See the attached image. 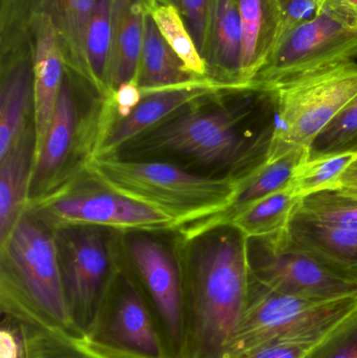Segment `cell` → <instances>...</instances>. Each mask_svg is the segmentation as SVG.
Segmentation results:
<instances>
[{"label": "cell", "instance_id": "6da1fadb", "mask_svg": "<svg viewBox=\"0 0 357 358\" xmlns=\"http://www.w3.org/2000/svg\"><path fill=\"white\" fill-rule=\"evenodd\" d=\"M278 121V88H224L199 101L197 110L170 117L119 153L182 157L213 178L241 185L274 157Z\"/></svg>", "mask_w": 357, "mask_h": 358}, {"label": "cell", "instance_id": "7a4b0ae2", "mask_svg": "<svg viewBox=\"0 0 357 358\" xmlns=\"http://www.w3.org/2000/svg\"><path fill=\"white\" fill-rule=\"evenodd\" d=\"M180 259L184 296L182 358H222L242 317L249 285L247 237L233 223L205 221Z\"/></svg>", "mask_w": 357, "mask_h": 358}, {"label": "cell", "instance_id": "3957f363", "mask_svg": "<svg viewBox=\"0 0 357 358\" xmlns=\"http://www.w3.org/2000/svg\"><path fill=\"white\" fill-rule=\"evenodd\" d=\"M2 317L80 338L65 298L54 231L29 210L0 243Z\"/></svg>", "mask_w": 357, "mask_h": 358}, {"label": "cell", "instance_id": "277c9868", "mask_svg": "<svg viewBox=\"0 0 357 358\" xmlns=\"http://www.w3.org/2000/svg\"><path fill=\"white\" fill-rule=\"evenodd\" d=\"M84 170L96 185L171 217L178 227L221 216L240 185L195 174L168 162L87 155Z\"/></svg>", "mask_w": 357, "mask_h": 358}, {"label": "cell", "instance_id": "5b68a950", "mask_svg": "<svg viewBox=\"0 0 357 358\" xmlns=\"http://www.w3.org/2000/svg\"><path fill=\"white\" fill-rule=\"evenodd\" d=\"M357 309V296L319 301L274 292L249 273L242 317L222 358H235L264 345L291 338L324 340Z\"/></svg>", "mask_w": 357, "mask_h": 358}, {"label": "cell", "instance_id": "8992f818", "mask_svg": "<svg viewBox=\"0 0 357 358\" xmlns=\"http://www.w3.org/2000/svg\"><path fill=\"white\" fill-rule=\"evenodd\" d=\"M82 342L109 358H168L148 303L125 269L117 266Z\"/></svg>", "mask_w": 357, "mask_h": 358}, {"label": "cell", "instance_id": "52a82bcc", "mask_svg": "<svg viewBox=\"0 0 357 358\" xmlns=\"http://www.w3.org/2000/svg\"><path fill=\"white\" fill-rule=\"evenodd\" d=\"M249 273L274 292L309 300L357 296V283L335 273L293 241L286 229L249 237Z\"/></svg>", "mask_w": 357, "mask_h": 358}, {"label": "cell", "instance_id": "ba28073f", "mask_svg": "<svg viewBox=\"0 0 357 358\" xmlns=\"http://www.w3.org/2000/svg\"><path fill=\"white\" fill-rule=\"evenodd\" d=\"M278 92L279 121L274 157L293 148L307 149L356 96L357 63H345L301 78L280 86Z\"/></svg>", "mask_w": 357, "mask_h": 358}, {"label": "cell", "instance_id": "9c48e42d", "mask_svg": "<svg viewBox=\"0 0 357 358\" xmlns=\"http://www.w3.org/2000/svg\"><path fill=\"white\" fill-rule=\"evenodd\" d=\"M357 59V29L327 12L280 38L251 85L278 88Z\"/></svg>", "mask_w": 357, "mask_h": 358}, {"label": "cell", "instance_id": "30bf717a", "mask_svg": "<svg viewBox=\"0 0 357 358\" xmlns=\"http://www.w3.org/2000/svg\"><path fill=\"white\" fill-rule=\"evenodd\" d=\"M96 185H66L29 202L27 210L52 229L96 227L154 231L178 227L168 215Z\"/></svg>", "mask_w": 357, "mask_h": 358}, {"label": "cell", "instance_id": "8fae6325", "mask_svg": "<svg viewBox=\"0 0 357 358\" xmlns=\"http://www.w3.org/2000/svg\"><path fill=\"white\" fill-rule=\"evenodd\" d=\"M58 244L65 298L80 338L94 321L115 266L100 227L52 229Z\"/></svg>", "mask_w": 357, "mask_h": 358}, {"label": "cell", "instance_id": "7c38bea8", "mask_svg": "<svg viewBox=\"0 0 357 358\" xmlns=\"http://www.w3.org/2000/svg\"><path fill=\"white\" fill-rule=\"evenodd\" d=\"M127 256L130 275L148 303L168 358H182L184 322L180 261L157 240L145 235L128 241Z\"/></svg>", "mask_w": 357, "mask_h": 358}, {"label": "cell", "instance_id": "4fadbf2b", "mask_svg": "<svg viewBox=\"0 0 357 358\" xmlns=\"http://www.w3.org/2000/svg\"><path fill=\"white\" fill-rule=\"evenodd\" d=\"M224 86L209 79H197L190 83L161 88L143 94V99L126 119L111 117L107 108L102 129L88 155H117L126 145L161 125L187 107L224 90Z\"/></svg>", "mask_w": 357, "mask_h": 358}, {"label": "cell", "instance_id": "5bb4252c", "mask_svg": "<svg viewBox=\"0 0 357 358\" xmlns=\"http://www.w3.org/2000/svg\"><path fill=\"white\" fill-rule=\"evenodd\" d=\"M73 85V73L65 67L52 122L39 151L34 157L29 203L50 193L54 183L59 185V176L75 147L78 115Z\"/></svg>", "mask_w": 357, "mask_h": 358}, {"label": "cell", "instance_id": "9a60e30c", "mask_svg": "<svg viewBox=\"0 0 357 358\" xmlns=\"http://www.w3.org/2000/svg\"><path fill=\"white\" fill-rule=\"evenodd\" d=\"M33 41V126L36 155L54 115L64 78L65 63L56 31L46 15L36 14L34 17Z\"/></svg>", "mask_w": 357, "mask_h": 358}, {"label": "cell", "instance_id": "2e32d148", "mask_svg": "<svg viewBox=\"0 0 357 358\" xmlns=\"http://www.w3.org/2000/svg\"><path fill=\"white\" fill-rule=\"evenodd\" d=\"M0 159H3L27 130L33 102L34 41L0 54Z\"/></svg>", "mask_w": 357, "mask_h": 358}, {"label": "cell", "instance_id": "e0dca14e", "mask_svg": "<svg viewBox=\"0 0 357 358\" xmlns=\"http://www.w3.org/2000/svg\"><path fill=\"white\" fill-rule=\"evenodd\" d=\"M287 231L301 248L339 275L357 283V231L308 218L296 208Z\"/></svg>", "mask_w": 357, "mask_h": 358}, {"label": "cell", "instance_id": "ac0fdd59", "mask_svg": "<svg viewBox=\"0 0 357 358\" xmlns=\"http://www.w3.org/2000/svg\"><path fill=\"white\" fill-rule=\"evenodd\" d=\"M209 78L224 87H243L242 29L235 0H216L205 57Z\"/></svg>", "mask_w": 357, "mask_h": 358}, {"label": "cell", "instance_id": "d6986e66", "mask_svg": "<svg viewBox=\"0 0 357 358\" xmlns=\"http://www.w3.org/2000/svg\"><path fill=\"white\" fill-rule=\"evenodd\" d=\"M242 29V76L251 85L280 39L279 0H235Z\"/></svg>", "mask_w": 357, "mask_h": 358}, {"label": "cell", "instance_id": "ffe728a7", "mask_svg": "<svg viewBox=\"0 0 357 358\" xmlns=\"http://www.w3.org/2000/svg\"><path fill=\"white\" fill-rule=\"evenodd\" d=\"M96 0H35V15L50 18L65 67L87 83L86 40Z\"/></svg>", "mask_w": 357, "mask_h": 358}, {"label": "cell", "instance_id": "44dd1931", "mask_svg": "<svg viewBox=\"0 0 357 358\" xmlns=\"http://www.w3.org/2000/svg\"><path fill=\"white\" fill-rule=\"evenodd\" d=\"M35 142L34 126L29 125L20 140L0 159V243L27 210Z\"/></svg>", "mask_w": 357, "mask_h": 358}, {"label": "cell", "instance_id": "7402d4cb", "mask_svg": "<svg viewBox=\"0 0 357 358\" xmlns=\"http://www.w3.org/2000/svg\"><path fill=\"white\" fill-rule=\"evenodd\" d=\"M146 12L144 0H115L110 96L121 84L138 79Z\"/></svg>", "mask_w": 357, "mask_h": 358}, {"label": "cell", "instance_id": "603a6c76", "mask_svg": "<svg viewBox=\"0 0 357 358\" xmlns=\"http://www.w3.org/2000/svg\"><path fill=\"white\" fill-rule=\"evenodd\" d=\"M197 79L186 71L184 63L163 39L152 17L146 12L144 42L136 79L143 94L182 85Z\"/></svg>", "mask_w": 357, "mask_h": 358}, {"label": "cell", "instance_id": "cb8c5ba5", "mask_svg": "<svg viewBox=\"0 0 357 358\" xmlns=\"http://www.w3.org/2000/svg\"><path fill=\"white\" fill-rule=\"evenodd\" d=\"M307 157V149L293 148L274 157L255 176L239 187L232 206L212 222H228L259 200L291 187L298 167Z\"/></svg>", "mask_w": 357, "mask_h": 358}, {"label": "cell", "instance_id": "d4e9b609", "mask_svg": "<svg viewBox=\"0 0 357 358\" xmlns=\"http://www.w3.org/2000/svg\"><path fill=\"white\" fill-rule=\"evenodd\" d=\"M115 8V0H96L86 40L87 84L105 100L110 96Z\"/></svg>", "mask_w": 357, "mask_h": 358}, {"label": "cell", "instance_id": "484cf974", "mask_svg": "<svg viewBox=\"0 0 357 358\" xmlns=\"http://www.w3.org/2000/svg\"><path fill=\"white\" fill-rule=\"evenodd\" d=\"M144 3L159 33L184 63L186 71L198 79L209 78L207 62L199 52L177 6L165 0H144Z\"/></svg>", "mask_w": 357, "mask_h": 358}, {"label": "cell", "instance_id": "4316f807", "mask_svg": "<svg viewBox=\"0 0 357 358\" xmlns=\"http://www.w3.org/2000/svg\"><path fill=\"white\" fill-rule=\"evenodd\" d=\"M300 199L291 185L252 204L228 222L247 238L278 233L289 227Z\"/></svg>", "mask_w": 357, "mask_h": 358}, {"label": "cell", "instance_id": "83f0119b", "mask_svg": "<svg viewBox=\"0 0 357 358\" xmlns=\"http://www.w3.org/2000/svg\"><path fill=\"white\" fill-rule=\"evenodd\" d=\"M341 155H357V94L312 141L306 161Z\"/></svg>", "mask_w": 357, "mask_h": 358}, {"label": "cell", "instance_id": "f1b7e54d", "mask_svg": "<svg viewBox=\"0 0 357 358\" xmlns=\"http://www.w3.org/2000/svg\"><path fill=\"white\" fill-rule=\"evenodd\" d=\"M8 319L16 324L27 358H109L88 348L77 336Z\"/></svg>", "mask_w": 357, "mask_h": 358}, {"label": "cell", "instance_id": "f546056e", "mask_svg": "<svg viewBox=\"0 0 357 358\" xmlns=\"http://www.w3.org/2000/svg\"><path fill=\"white\" fill-rule=\"evenodd\" d=\"M298 210L312 220L357 231V198L330 189L302 197Z\"/></svg>", "mask_w": 357, "mask_h": 358}, {"label": "cell", "instance_id": "4dcf8cb0", "mask_svg": "<svg viewBox=\"0 0 357 358\" xmlns=\"http://www.w3.org/2000/svg\"><path fill=\"white\" fill-rule=\"evenodd\" d=\"M354 157L356 155H341L303 162L291 181L296 195L302 198L316 192L333 189L337 179Z\"/></svg>", "mask_w": 357, "mask_h": 358}, {"label": "cell", "instance_id": "1f68e13d", "mask_svg": "<svg viewBox=\"0 0 357 358\" xmlns=\"http://www.w3.org/2000/svg\"><path fill=\"white\" fill-rule=\"evenodd\" d=\"M308 358H357V309Z\"/></svg>", "mask_w": 357, "mask_h": 358}, {"label": "cell", "instance_id": "d6a6232c", "mask_svg": "<svg viewBox=\"0 0 357 358\" xmlns=\"http://www.w3.org/2000/svg\"><path fill=\"white\" fill-rule=\"evenodd\" d=\"M216 0H180V12L205 59Z\"/></svg>", "mask_w": 357, "mask_h": 358}, {"label": "cell", "instance_id": "836d02e7", "mask_svg": "<svg viewBox=\"0 0 357 358\" xmlns=\"http://www.w3.org/2000/svg\"><path fill=\"white\" fill-rule=\"evenodd\" d=\"M323 341L308 338L278 341L235 358H308Z\"/></svg>", "mask_w": 357, "mask_h": 358}, {"label": "cell", "instance_id": "e575fe53", "mask_svg": "<svg viewBox=\"0 0 357 358\" xmlns=\"http://www.w3.org/2000/svg\"><path fill=\"white\" fill-rule=\"evenodd\" d=\"M324 3L325 0H279L281 12L280 38L298 25L319 16L323 12Z\"/></svg>", "mask_w": 357, "mask_h": 358}, {"label": "cell", "instance_id": "d590c367", "mask_svg": "<svg viewBox=\"0 0 357 358\" xmlns=\"http://www.w3.org/2000/svg\"><path fill=\"white\" fill-rule=\"evenodd\" d=\"M142 99L143 92L138 82L130 81L121 84L113 92L112 96L106 99V101H108L109 105L117 119H126L140 104Z\"/></svg>", "mask_w": 357, "mask_h": 358}, {"label": "cell", "instance_id": "8d00e7d4", "mask_svg": "<svg viewBox=\"0 0 357 358\" xmlns=\"http://www.w3.org/2000/svg\"><path fill=\"white\" fill-rule=\"evenodd\" d=\"M323 12L329 13L345 24L357 29V0H325Z\"/></svg>", "mask_w": 357, "mask_h": 358}, {"label": "cell", "instance_id": "74e56055", "mask_svg": "<svg viewBox=\"0 0 357 358\" xmlns=\"http://www.w3.org/2000/svg\"><path fill=\"white\" fill-rule=\"evenodd\" d=\"M333 189L357 198V155L337 179Z\"/></svg>", "mask_w": 357, "mask_h": 358}, {"label": "cell", "instance_id": "f35d334b", "mask_svg": "<svg viewBox=\"0 0 357 358\" xmlns=\"http://www.w3.org/2000/svg\"><path fill=\"white\" fill-rule=\"evenodd\" d=\"M6 319H8V317H6ZM8 320H10V319H8ZM10 321H12V320H10ZM13 323H14V322H13ZM15 325H16V324H15ZM16 327H17V326H16ZM17 329H18V328H17ZM18 334H19V338H20V355H19V358H27V352H25L24 346H23L22 340H21L20 332H19V330H18Z\"/></svg>", "mask_w": 357, "mask_h": 358}, {"label": "cell", "instance_id": "ab89813d", "mask_svg": "<svg viewBox=\"0 0 357 358\" xmlns=\"http://www.w3.org/2000/svg\"><path fill=\"white\" fill-rule=\"evenodd\" d=\"M165 1L169 2V3L174 4V6H177V8H180V0H165ZM178 10H180V8H178Z\"/></svg>", "mask_w": 357, "mask_h": 358}]
</instances>
